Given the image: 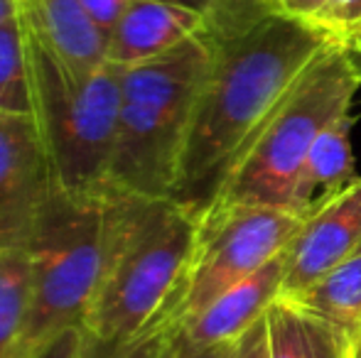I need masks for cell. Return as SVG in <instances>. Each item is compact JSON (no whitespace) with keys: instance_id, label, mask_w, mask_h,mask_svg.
I'll use <instances>...</instances> for the list:
<instances>
[{"instance_id":"cell-1","label":"cell","mask_w":361,"mask_h":358,"mask_svg":"<svg viewBox=\"0 0 361 358\" xmlns=\"http://www.w3.org/2000/svg\"><path fill=\"white\" fill-rule=\"evenodd\" d=\"M212 44L214 64L192 115L175 191V201L197 214L300 74L334 42L307 20L268 10Z\"/></svg>"},{"instance_id":"cell-2","label":"cell","mask_w":361,"mask_h":358,"mask_svg":"<svg viewBox=\"0 0 361 358\" xmlns=\"http://www.w3.org/2000/svg\"><path fill=\"white\" fill-rule=\"evenodd\" d=\"M197 238L200 214L190 206L118 189L109 263L84 319L89 341L123 346L155 321H175Z\"/></svg>"},{"instance_id":"cell-3","label":"cell","mask_w":361,"mask_h":358,"mask_svg":"<svg viewBox=\"0 0 361 358\" xmlns=\"http://www.w3.org/2000/svg\"><path fill=\"white\" fill-rule=\"evenodd\" d=\"M214 64L204 32L121 69V106L109 184L145 199H175L197 101Z\"/></svg>"},{"instance_id":"cell-4","label":"cell","mask_w":361,"mask_h":358,"mask_svg":"<svg viewBox=\"0 0 361 358\" xmlns=\"http://www.w3.org/2000/svg\"><path fill=\"white\" fill-rule=\"evenodd\" d=\"M118 189L54 186L25 241L30 258V309L15 358L72 326H84L109 263Z\"/></svg>"},{"instance_id":"cell-5","label":"cell","mask_w":361,"mask_h":358,"mask_svg":"<svg viewBox=\"0 0 361 358\" xmlns=\"http://www.w3.org/2000/svg\"><path fill=\"white\" fill-rule=\"evenodd\" d=\"M359 87L361 77L347 49L329 44L319 52L233 158L200 214L233 206L293 211V191L310 145L329 120L352 110Z\"/></svg>"},{"instance_id":"cell-6","label":"cell","mask_w":361,"mask_h":358,"mask_svg":"<svg viewBox=\"0 0 361 358\" xmlns=\"http://www.w3.org/2000/svg\"><path fill=\"white\" fill-rule=\"evenodd\" d=\"M23 27L32 118L47 150L54 186L62 191L101 189L109 184L118 130L121 67L106 62L89 72L74 69L25 20Z\"/></svg>"},{"instance_id":"cell-7","label":"cell","mask_w":361,"mask_h":358,"mask_svg":"<svg viewBox=\"0 0 361 358\" xmlns=\"http://www.w3.org/2000/svg\"><path fill=\"white\" fill-rule=\"evenodd\" d=\"M300 224L302 216L273 206H233L200 214L197 250L175 309L177 329L286 250Z\"/></svg>"},{"instance_id":"cell-8","label":"cell","mask_w":361,"mask_h":358,"mask_svg":"<svg viewBox=\"0 0 361 358\" xmlns=\"http://www.w3.org/2000/svg\"><path fill=\"white\" fill-rule=\"evenodd\" d=\"M52 189V170L35 118L0 113V248L27 241Z\"/></svg>"},{"instance_id":"cell-9","label":"cell","mask_w":361,"mask_h":358,"mask_svg":"<svg viewBox=\"0 0 361 358\" xmlns=\"http://www.w3.org/2000/svg\"><path fill=\"white\" fill-rule=\"evenodd\" d=\"M361 243V177L319 199L288 248L283 297L317 282Z\"/></svg>"},{"instance_id":"cell-10","label":"cell","mask_w":361,"mask_h":358,"mask_svg":"<svg viewBox=\"0 0 361 358\" xmlns=\"http://www.w3.org/2000/svg\"><path fill=\"white\" fill-rule=\"evenodd\" d=\"M288 248L281 250L276 258H271L253 275H248L246 280L221 292L200 314L187 319L177 329V334L197 346L231 344V341L241 339L251 326H256L263 319L268 307L283 295V282H286L288 272Z\"/></svg>"},{"instance_id":"cell-11","label":"cell","mask_w":361,"mask_h":358,"mask_svg":"<svg viewBox=\"0 0 361 358\" xmlns=\"http://www.w3.org/2000/svg\"><path fill=\"white\" fill-rule=\"evenodd\" d=\"M202 32H207V18L197 10L165 0H130L118 25L109 34L106 62L121 69L135 67L180 47Z\"/></svg>"},{"instance_id":"cell-12","label":"cell","mask_w":361,"mask_h":358,"mask_svg":"<svg viewBox=\"0 0 361 358\" xmlns=\"http://www.w3.org/2000/svg\"><path fill=\"white\" fill-rule=\"evenodd\" d=\"M18 13L74 69L89 72L106 64L109 37L89 18L81 0H18Z\"/></svg>"},{"instance_id":"cell-13","label":"cell","mask_w":361,"mask_h":358,"mask_svg":"<svg viewBox=\"0 0 361 358\" xmlns=\"http://www.w3.org/2000/svg\"><path fill=\"white\" fill-rule=\"evenodd\" d=\"M263 321L266 358H349L357 341L283 295L266 309Z\"/></svg>"},{"instance_id":"cell-14","label":"cell","mask_w":361,"mask_h":358,"mask_svg":"<svg viewBox=\"0 0 361 358\" xmlns=\"http://www.w3.org/2000/svg\"><path fill=\"white\" fill-rule=\"evenodd\" d=\"M352 125L354 115L352 110H347L329 120L319 130L314 143L310 145L293 191V211L302 219L319 199L334 194L352 179H357L352 153Z\"/></svg>"},{"instance_id":"cell-15","label":"cell","mask_w":361,"mask_h":358,"mask_svg":"<svg viewBox=\"0 0 361 358\" xmlns=\"http://www.w3.org/2000/svg\"><path fill=\"white\" fill-rule=\"evenodd\" d=\"M349 339L361 334V243L305 290L288 295Z\"/></svg>"},{"instance_id":"cell-16","label":"cell","mask_w":361,"mask_h":358,"mask_svg":"<svg viewBox=\"0 0 361 358\" xmlns=\"http://www.w3.org/2000/svg\"><path fill=\"white\" fill-rule=\"evenodd\" d=\"M30 309V258L23 245L0 248V358H15Z\"/></svg>"},{"instance_id":"cell-17","label":"cell","mask_w":361,"mask_h":358,"mask_svg":"<svg viewBox=\"0 0 361 358\" xmlns=\"http://www.w3.org/2000/svg\"><path fill=\"white\" fill-rule=\"evenodd\" d=\"M0 113L32 115L27 42L20 15L0 25Z\"/></svg>"},{"instance_id":"cell-18","label":"cell","mask_w":361,"mask_h":358,"mask_svg":"<svg viewBox=\"0 0 361 358\" xmlns=\"http://www.w3.org/2000/svg\"><path fill=\"white\" fill-rule=\"evenodd\" d=\"M310 23L319 27L337 47L361 54V0H327Z\"/></svg>"},{"instance_id":"cell-19","label":"cell","mask_w":361,"mask_h":358,"mask_svg":"<svg viewBox=\"0 0 361 358\" xmlns=\"http://www.w3.org/2000/svg\"><path fill=\"white\" fill-rule=\"evenodd\" d=\"M175 331V321L160 319L147 331H143V334L135 336L133 341H128L123 346H99L94 341H89V336H86V358H162Z\"/></svg>"},{"instance_id":"cell-20","label":"cell","mask_w":361,"mask_h":358,"mask_svg":"<svg viewBox=\"0 0 361 358\" xmlns=\"http://www.w3.org/2000/svg\"><path fill=\"white\" fill-rule=\"evenodd\" d=\"M23 358H86V331L84 326H72L59 334L49 336L39 346H35Z\"/></svg>"},{"instance_id":"cell-21","label":"cell","mask_w":361,"mask_h":358,"mask_svg":"<svg viewBox=\"0 0 361 358\" xmlns=\"http://www.w3.org/2000/svg\"><path fill=\"white\" fill-rule=\"evenodd\" d=\"M238 341H231V344H212V346H197L185 341L180 334L175 331L170 346L165 349L162 358H231L233 349H236Z\"/></svg>"},{"instance_id":"cell-22","label":"cell","mask_w":361,"mask_h":358,"mask_svg":"<svg viewBox=\"0 0 361 358\" xmlns=\"http://www.w3.org/2000/svg\"><path fill=\"white\" fill-rule=\"evenodd\" d=\"M130 0H81L84 10L89 13V18L99 25L101 32L109 37L114 32V27L118 25L121 15L126 13Z\"/></svg>"},{"instance_id":"cell-23","label":"cell","mask_w":361,"mask_h":358,"mask_svg":"<svg viewBox=\"0 0 361 358\" xmlns=\"http://www.w3.org/2000/svg\"><path fill=\"white\" fill-rule=\"evenodd\" d=\"M231 358H266V321L261 319L238 339Z\"/></svg>"},{"instance_id":"cell-24","label":"cell","mask_w":361,"mask_h":358,"mask_svg":"<svg viewBox=\"0 0 361 358\" xmlns=\"http://www.w3.org/2000/svg\"><path fill=\"white\" fill-rule=\"evenodd\" d=\"M268 8L283 13L288 18H298V20H312L319 10L327 5V0H266Z\"/></svg>"},{"instance_id":"cell-25","label":"cell","mask_w":361,"mask_h":358,"mask_svg":"<svg viewBox=\"0 0 361 358\" xmlns=\"http://www.w3.org/2000/svg\"><path fill=\"white\" fill-rule=\"evenodd\" d=\"M18 15V0H0V25Z\"/></svg>"},{"instance_id":"cell-26","label":"cell","mask_w":361,"mask_h":358,"mask_svg":"<svg viewBox=\"0 0 361 358\" xmlns=\"http://www.w3.org/2000/svg\"><path fill=\"white\" fill-rule=\"evenodd\" d=\"M349 358H361V339L354 341V346H352V356Z\"/></svg>"},{"instance_id":"cell-27","label":"cell","mask_w":361,"mask_h":358,"mask_svg":"<svg viewBox=\"0 0 361 358\" xmlns=\"http://www.w3.org/2000/svg\"><path fill=\"white\" fill-rule=\"evenodd\" d=\"M352 59H354V67H357V72L361 77V54H352Z\"/></svg>"},{"instance_id":"cell-28","label":"cell","mask_w":361,"mask_h":358,"mask_svg":"<svg viewBox=\"0 0 361 358\" xmlns=\"http://www.w3.org/2000/svg\"><path fill=\"white\" fill-rule=\"evenodd\" d=\"M359 339H361V334H359Z\"/></svg>"},{"instance_id":"cell-29","label":"cell","mask_w":361,"mask_h":358,"mask_svg":"<svg viewBox=\"0 0 361 358\" xmlns=\"http://www.w3.org/2000/svg\"><path fill=\"white\" fill-rule=\"evenodd\" d=\"M349 356H352V354H349Z\"/></svg>"}]
</instances>
